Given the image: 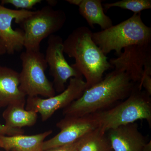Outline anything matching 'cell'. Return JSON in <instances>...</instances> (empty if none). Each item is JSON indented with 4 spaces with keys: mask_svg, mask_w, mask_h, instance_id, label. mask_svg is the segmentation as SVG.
Segmentation results:
<instances>
[{
    "mask_svg": "<svg viewBox=\"0 0 151 151\" xmlns=\"http://www.w3.org/2000/svg\"><path fill=\"white\" fill-rule=\"evenodd\" d=\"M135 85L127 73L114 69L63 109V114L64 116L82 117L107 110L129 97Z\"/></svg>",
    "mask_w": 151,
    "mask_h": 151,
    "instance_id": "cell-1",
    "label": "cell"
},
{
    "mask_svg": "<svg viewBox=\"0 0 151 151\" xmlns=\"http://www.w3.org/2000/svg\"><path fill=\"white\" fill-rule=\"evenodd\" d=\"M92 34L89 28L81 26L63 41L64 53L75 60L71 66L85 78L86 89L101 81L105 71L113 67L92 40Z\"/></svg>",
    "mask_w": 151,
    "mask_h": 151,
    "instance_id": "cell-2",
    "label": "cell"
},
{
    "mask_svg": "<svg viewBox=\"0 0 151 151\" xmlns=\"http://www.w3.org/2000/svg\"><path fill=\"white\" fill-rule=\"evenodd\" d=\"M92 39L105 55L114 50L119 56L127 46L151 43V28L143 22L141 13L134 14L119 24L92 32Z\"/></svg>",
    "mask_w": 151,
    "mask_h": 151,
    "instance_id": "cell-3",
    "label": "cell"
},
{
    "mask_svg": "<svg viewBox=\"0 0 151 151\" xmlns=\"http://www.w3.org/2000/svg\"><path fill=\"white\" fill-rule=\"evenodd\" d=\"M104 132L122 125L145 120L151 127V96L136 84L132 93L115 107L93 114Z\"/></svg>",
    "mask_w": 151,
    "mask_h": 151,
    "instance_id": "cell-4",
    "label": "cell"
},
{
    "mask_svg": "<svg viewBox=\"0 0 151 151\" xmlns=\"http://www.w3.org/2000/svg\"><path fill=\"white\" fill-rule=\"evenodd\" d=\"M66 20L64 11L55 10L49 5L35 11L19 24L24 34L26 50H40L41 42L61 29Z\"/></svg>",
    "mask_w": 151,
    "mask_h": 151,
    "instance_id": "cell-5",
    "label": "cell"
},
{
    "mask_svg": "<svg viewBox=\"0 0 151 151\" xmlns=\"http://www.w3.org/2000/svg\"><path fill=\"white\" fill-rule=\"evenodd\" d=\"M22 69L19 73V89L26 96L50 97L55 95L52 83L45 71L48 67L45 55L39 51L25 50L20 56Z\"/></svg>",
    "mask_w": 151,
    "mask_h": 151,
    "instance_id": "cell-6",
    "label": "cell"
},
{
    "mask_svg": "<svg viewBox=\"0 0 151 151\" xmlns=\"http://www.w3.org/2000/svg\"><path fill=\"white\" fill-rule=\"evenodd\" d=\"M86 89L83 76L70 78L65 90L57 95L42 99L39 96L28 97L25 108L40 115L42 122L49 119L57 110L65 108L79 98Z\"/></svg>",
    "mask_w": 151,
    "mask_h": 151,
    "instance_id": "cell-7",
    "label": "cell"
},
{
    "mask_svg": "<svg viewBox=\"0 0 151 151\" xmlns=\"http://www.w3.org/2000/svg\"><path fill=\"white\" fill-rule=\"evenodd\" d=\"M109 62L115 69L124 71L139 85L144 75H151V43L127 46L118 57Z\"/></svg>",
    "mask_w": 151,
    "mask_h": 151,
    "instance_id": "cell-8",
    "label": "cell"
},
{
    "mask_svg": "<svg viewBox=\"0 0 151 151\" xmlns=\"http://www.w3.org/2000/svg\"><path fill=\"white\" fill-rule=\"evenodd\" d=\"M45 57L49 66L50 74L53 78L52 84L55 92H63L70 78L83 76L66 61L63 40L60 36L52 35L49 37Z\"/></svg>",
    "mask_w": 151,
    "mask_h": 151,
    "instance_id": "cell-9",
    "label": "cell"
},
{
    "mask_svg": "<svg viewBox=\"0 0 151 151\" xmlns=\"http://www.w3.org/2000/svg\"><path fill=\"white\" fill-rule=\"evenodd\" d=\"M56 127L60 132L53 137L44 141L43 151L74 142L99 126L93 114L82 117L64 116L57 123Z\"/></svg>",
    "mask_w": 151,
    "mask_h": 151,
    "instance_id": "cell-10",
    "label": "cell"
},
{
    "mask_svg": "<svg viewBox=\"0 0 151 151\" xmlns=\"http://www.w3.org/2000/svg\"><path fill=\"white\" fill-rule=\"evenodd\" d=\"M34 12L24 9H12L0 5V37L4 44L8 54L13 55L24 47L23 31L22 29L13 28V20L15 19V22L19 24Z\"/></svg>",
    "mask_w": 151,
    "mask_h": 151,
    "instance_id": "cell-11",
    "label": "cell"
},
{
    "mask_svg": "<svg viewBox=\"0 0 151 151\" xmlns=\"http://www.w3.org/2000/svg\"><path fill=\"white\" fill-rule=\"evenodd\" d=\"M107 135L113 151H142L148 142L136 122L109 130Z\"/></svg>",
    "mask_w": 151,
    "mask_h": 151,
    "instance_id": "cell-12",
    "label": "cell"
},
{
    "mask_svg": "<svg viewBox=\"0 0 151 151\" xmlns=\"http://www.w3.org/2000/svg\"><path fill=\"white\" fill-rule=\"evenodd\" d=\"M19 73L0 65V108L9 105L25 107L26 96L19 89Z\"/></svg>",
    "mask_w": 151,
    "mask_h": 151,
    "instance_id": "cell-13",
    "label": "cell"
},
{
    "mask_svg": "<svg viewBox=\"0 0 151 151\" xmlns=\"http://www.w3.org/2000/svg\"><path fill=\"white\" fill-rule=\"evenodd\" d=\"M52 131L33 135H0V148L4 151H43L45 140Z\"/></svg>",
    "mask_w": 151,
    "mask_h": 151,
    "instance_id": "cell-14",
    "label": "cell"
},
{
    "mask_svg": "<svg viewBox=\"0 0 151 151\" xmlns=\"http://www.w3.org/2000/svg\"><path fill=\"white\" fill-rule=\"evenodd\" d=\"M102 3L101 0H81L78 6L79 14L92 28L95 24L100 26L102 30L113 25L111 19L104 13Z\"/></svg>",
    "mask_w": 151,
    "mask_h": 151,
    "instance_id": "cell-15",
    "label": "cell"
},
{
    "mask_svg": "<svg viewBox=\"0 0 151 151\" xmlns=\"http://www.w3.org/2000/svg\"><path fill=\"white\" fill-rule=\"evenodd\" d=\"M2 116L6 127L9 129H22L23 127L35 125L37 121V113L27 111L22 106L12 105L6 108Z\"/></svg>",
    "mask_w": 151,
    "mask_h": 151,
    "instance_id": "cell-16",
    "label": "cell"
},
{
    "mask_svg": "<svg viewBox=\"0 0 151 151\" xmlns=\"http://www.w3.org/2000/svg\"><path fill=\"white\" fill-rule=\"evenodd\" d=\"M77 151H113L107 132L98 127L81 139Z\"/></svg>",
    "mask_w": 151,
    "mask_h": 151,
    "instance_id": "cell-17",
    "label": "cell"
},
{
    "mask_svg": "<svg viewBox=\"0 0 151 151\" xmlns=\"http://www.w3.org/2000/svg\"><path fill=\"white\" fill-rule=\"evenodd\" d=\"M105 9L113 7H118L124 9L132 11L134 14H138L145 10L151 9V0H122L114 3L103 4Z\"/></svg>",
    "mask_w": 151,
    "mask_h": 151,
    "instance_id": "cell-18",
    "label": "cell"
},
{
    "mask_svg": "<svg viewBox=\"0 0 151 151\" xmlns=\"http://www.w3.org/2000/svg\"><path fill=\"white\" fill-rule=\"evenodd\" d=\"M42 1L41 0H2L1 2L2 4H10L16 8L28 10Z\"/></svg>",
    "mask_w": 151,
    "mask_h": 151,
    "instance_id": "cell-19",
    "label": "cell"
},
{
    "mask_svg": "<svg viewBox=\"0 0 151 151\" xmlns=\"http://www.w3.org/2000/svg\"><path fill=\"white\" fill-rule=\"evenodd\" d=\"M81 138L74 142L47 149L43 151H77Z\"/></svg>",
    "mask_w": 151,
    "mask_h": 151,
    "instance_id": "cell-20",
    "label": "cell"
},
{
    "mask_svg": "<svg viewBox=\"0 0 151 151\" xmlns=\"http://www.w3.org/2000/svg\"><path fill=\"white\" fill-rule=\"evenodd\" d=\"M24 132L22 129H9L6 127L5 125L0 124V135L12 136L22 135Z\"/></svg>",
    "mask_w": 151,
    "mask_h": 151,
    "instance_id": "cell-21",
    "label": "cell"
},
{
    "mask_svg": "<svg viewBox=\"0 0 151 151\" xmlns=\"http://www.w3.org/2000/svg\"><path fill=\"white\" fill-rule=\"evenodd\" d=\"M6 53L4 44L1 38L0 37V55H4Z\"/></svg>",
    "mask_w": 151,
    "mask_h": 151,
    "instance_id": "cell-22",
    "label": "cell"
},
{
    "mask_svg": "<svg viewBox=\"0 0 151 151\" xmlns=\"http://www.w3.org/2000/svg\"><path fill=\"white\" fill-rule=\"evenodd\" d=\"M142 151H151V142H148L143 148Z\"/></svg>",
    "mask_w": 151,
    "mask_h": 151,
    "instance_id": "cell-23",
    "label": "cell"
},
{
    "mask_svg": "<svg viewBox=\"0 0 151 151\" xmlns=\"http://www.w3.org/2000/svg\"><path fill=\"white\" fill-rule=\"evenodd\" d=\"M66 1L71 4L78 6L81 3V0H67Z\"/></svg>",
    "mask_w": 151,
    "mask_h": 151,
    "instance_id": "cell-24",
    "label": "cell"
},
{
    "mask_svg": "<svg viewBox=\"0 0 151 151\" xmlns=\"http://www.w3.org/2000/svg\"></svg>",
    "mask_w": 151,
    "mask_h": 151,
    "instance_id": "cell-25",
    "label": "cell"
}]
</instances>
